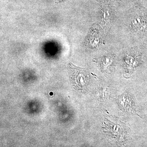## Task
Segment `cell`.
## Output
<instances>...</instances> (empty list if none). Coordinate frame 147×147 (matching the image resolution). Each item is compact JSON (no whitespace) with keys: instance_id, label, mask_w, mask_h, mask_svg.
Wrapping results in <instances>:
<instances>
[{"instance_id":"obj_2","label":"cell","mask_w":147,"mask_h":147,"mask_svg":"<svg viewBox=\"0 0 147 147\" xmlns=\"http://www.w3.org/2000/svg\"><path fill=\"white\" fill-rule=\"evenodd\" d=\"M131 24L136 30L143 31L146 27V20L143 15L137 14L132 18Z\"/></svg>"},{"instance_id":"obj_3","label":"cell","mask_w":147,"mask_h":147,"mask_svg":"<svg viewBox=\"0 0 147 147\" xmlns=\"http://www.w3.org/2000/svg\"><path fill=\"white\" fill-rule=\"evenodd\" d=\"M118 102L119 105L123 110L128 111H132L133 107L132 99L127 94L119 96Z\"/></svg>"},{"instance_id":"obj_1","label":"cell","mask_w":147,"mask_h":147,"mask_svg":"<svg viewBox=\"0 0 147 147\" xmlns=\"http://www.w3.org/2000/svg\"><path fill=\"white\" fill-rule=\"evenodd\" d=\"M69 69L74 86L76 89H84L88 82V72L84 69L76 67L71 63L69 64Z\"/></svg>"},{"instance_id":"obj_4","label":"cell","mask_w":147,"mask_h":147,"mask_svg":"<svg viewBox=\"0 0 147 147\" xmlns=\"http://www.w3.org/2000/svg\"><path fill=\"white\" fill-rule=\"evenodd\" d=\"M113 60V56L110 55L100 58L98 61V62L100 65V69L103 70H107L112 64Z\"/></svg>"}]
</instances>
